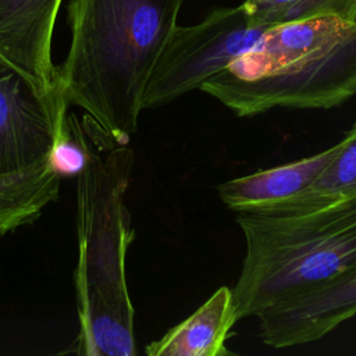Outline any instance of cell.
Wrapping results in <instances>:
<instances>
[{
  "mask_svg": "<svg viewBox=\"0 0 356 356\" xmlns=\"http://www.w3.org/2000/svg\"><path fill=\"white\" fill-rule=\"evenodd\" d=\"M86 163V139L75 114H67L63 129L54 143L50 164L63 177L78 175Z\"/></svg>",
  "mask_w": 356,
  "mask_h": 356,
  "instance_id": "obj_14",
  "label": "cell"
},
{
  "mask_svg": "<svg viewBox=\"0 0 356 356\" xmlns=\"http://www.w3.org/2000/svg\"><path fill=\"white\" fill-rule=\"evenodd\" d=\"M345 203H356V122L307 191L285 207L267 213H306Z\"/></svg>",
  "mask_w": 356,
  "mask_h": 356,
  "instance_id": "obj_11",
  "label": "cell"
},
{
  "mask_svg": "<svg viewBox=\"0 0 356 356\" xmlns=\"http://www.w3.org/2000/svg\"><path fill=\"white\" fill-rule=\"evenodd\" d=\"M355 316L356 267L324 288L259 316V337L273 349L305 345Z\"/></svg>",
  "mask_w": 356,
  "mask_h": 356,
  "instance_id": "obj_7",
  "label": "cell"
},
{
  "mask_svg": "<svg viewBox=\"0 0 356 356\" xmlns=\"http://www.w3.org/2000/svg\"><path fill=\"white\" fill-rule=\"evenodd\" d=\"M67 114L58 88L43 92L0 63V179L49 165Z\"/></svg>",
  "mask_w": 356,
  "mask_h": 356,
  "instance_id": "obj_6",
  "label": "cell"
},
{
  "mask_svg": "<svg viewBox=\"0 0 356 356\" xmlns=\"http://www.w3.org/2000/svg\"><path fill=\"white\" fill-rule=\"evenodd\" d=\"M267 28L242 4L214 10L195 25H177L150 74L143 110L165 106L199 89L207 78L250 50Z\"/></svg>",
  "mask_w": 356,
  "mask_h": 356,
  "instance_id": "obj_5",
  "label": "cell"
},
{
  "mask_svg": "<svg viewBox=\"0 0 356 356\" xmlns=\"http://www.w3.org/2000/svg\"><path fill=\"white\" fill-rule=\"evenodd\" d=\"M199 89L238 117L341 106L356 95V19L327 14L273 25Z\"/></svg>",
  "mask_w": 356,
  "mask_h": 356,
  "instance_id": "obj_3",
  "label": "cell"
},
{
  "mask_svg": "<svg viewBox=\"0 0 356 356\" xmlns=\"http://www.w3.org/2000/svg\"><path fill=\"white\" fill-rule=\"evenodd\" d=\"M61 0H0V63L40 90L57 88L51 36Z\"/></svg>",
  "mask_w": 356,
  "mask_h": 356,
  "instance_id": "obj_8",
  "label": "cell"
},
{
  "mask_svg": "<svg viewBox=\"0 0 356 356\" xmlns=\"http://www.w3.org/2000/svg\"><path fill=\"white\" fill-rule=\"evenodd\" d=\"M242 6L268 26L327 14L356 19V0H245Z\"/></svg>",
  "mask_w": 356,
  "mask_h": 356,
  "instance_id": "obj_13",
  "label": "cell"
},
{
  "mask_svg": "<svg viewBox=\"0 0 356 356\" xmlns=\"http://www.w3.org/2000/svg\"><path fill=\"white\" fill-rule=\"evenodd\" d=\"M238 321L232 288L220 286L189 317L145 348L149 356H227L225 342Z\"/></svg>",
  "mask_w": 356,
  "mask_h": 356,
  "instance_id": "obj_10",
  "label": "cell"
},
{
  "mask_svg": "<svg viewBox=\"0 0 356 356\" xmlns=\"http://www.w3.org/2000/svg\"><path fill=\"white\" fill-rule=\"evenodd\" d=\"M245 257L232 288L238 320L259 317L356 267V203L306 213H239Z\"/></svg>",
  "mask_w": 356,
  "mask_h": 356,
  "instance_id": "obj_4",
  "label": "cell"
},
{
  "mask_svg": "<svg viewBox=\"0 0 356 356\" xmlns=\"http://www.w3.org/2000/svg\"><path fill=\"white\" fill-rule=\"evenodd\" d=\"M86 163L76 175L79 330L67 352L89 356L136 355L125 259L135 238L125 193L134 152L114 142L86 114Z\"/></svg>",
  "mask_w": 356,
  "mask_h": 356,
  "instance_id": "obj_2",
  "label": "cell"
},
{
  "mask_svg": "<svg viewBox=\"0 0 356 356\" xmlns=\"http://www.w3.org/2000/svg\"><path fill=\"white\" fill-rule=\"evenodd\" d=\"M184 0H71V46L56 67L67 106H75L114 142L128 145L143 95Z\"/></svg>",
  "mask_w": 356,
  "mask_h": 356,
  "instance_id": "obj_1",
  "label": "cell"
},
{
  "mask_svg": "<svg viewBox=\"0 0 356 356\" xmlns=\"http://www.w3.org/2000/svg\"><path fill=\"white\" fill-rule=\"evenodd\" d=\"M61 175L51 167L0 179V235L35 222L57 200Z\"/></svg>",
  "mask_w": 356,
  "mask_h": 356,
  "instance_id": "obj_12",
  "label": "cell"
},
{
  "mask_svg": "<svg viewBox=\"0 0 356 356\" xmlns=\"http://www.w3.org/2000/svg\"><path fill=\"white\" fill-rule=\"evenodd\" d=\"M335 150L337 143L296 161L221 182L218 197L238 213H267L285 207L307 191Z\"/></svg>",
  "mask_w": 356,
  "mask_h": 356,
  "instance_id": "obj_9",
  "label": "cell"
}]
</instances>
